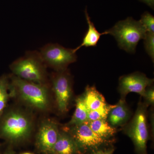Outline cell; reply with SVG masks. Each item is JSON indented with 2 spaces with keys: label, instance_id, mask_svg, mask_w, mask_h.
I'll return each instance as SVG.
<instances>
[{
  "label": "cell",
  "instance_id": "obj_9",
  "mask_svg": "<svg viewBox=\"0 0 154 154\" xmlns=\"http://www.w3.org/2000/svg\"><path fill=\"white\" fill-rule=\"evenodd\" d=\"M58 124L54 120L45 119L39 125L36 133V145L39 152L49 154L55 144L59 134Z\"/></svg>",
  "mask_w": 154,
  "mask_h": 154
},
{
  "label": "cell",
  "instance_id": "obj_21",
  "mask_svg": "<svg viewBox=\"0 0 154 154\" xmlns=\"http://www.w3.org/2000/svg\"><path fill=\"white\" fill-rule=\"evenodd\" d=\"M145 103L148 106H154V86L151 85L146 88L143 96Z\"/></svg>",
  "mask_w": 154,
  "mask_h": 154
},
{
  "label": "cell",
  "instance_id": "obj_6",
  "mask_svg": "<svg viewBox=\"0 0 154 154\" xmlns=\"http://www.w3.org/2000/svg\"><path fill=\"white\" fill-rule=\"evenodd\" d=\"M50 85L58 111L61 114L66 113L73 94L71 75L67 69L56 71L51 75Z\"/></svg>",
  "mask_w": 154,
  "mask_h": 154
},
{
  "label": "cell",
  "instance_id": "obj_14",
  "mask_svg": "<svg viewBox=\"0 0 154 154\" xmlns=\"http://www.w3.org/2000/svg\"><path fill=\"white\" fill-rule=\"evenodd\" d=\"M85 12L86 20L88 25V30L84 36L82 43L79 46L74 49V51L75 53L83 46L86 47L96 46L101 36L102 35L107 34L106 31L102 33H99L96 29L94 23L91 21L87 8L85 9Z\"/></svg>",
  "mask_w": 154,
  "mask_h": 154
},
{
  "label": "cell",
  "instance_id": "obj_25",
  "mask_svg": "<svg viewBox=\"0 0 154 154\" xmlns=\"http://www.w3.org/2000/svg\"><path fill=\"white\" fill-rule=\"evenodd\" d=\"M21 154H33L31 153H30V152H25V153H22Z\"/></svg>",
  "mask_w": 154,
  "mask_h": 154
},
{
  "label": "cell",
  "instance_id": "obj_20",
  "mask_svg": "<svg viewBox=\"0 0 154 154\" xmlns=\"http://www.w3.org/2000/svg\"><path fill=\"white\" fill-rule=\"evenodd\" d=\"M144 40L145 49L146 52L154 61V33H147Z\"/></svg>",
  "mask_w": 154,
  "mask_h": 154
},
{
  "label": "cell",
  "instance_id": "obj_12",
  "mask_svg": "<svg viewBox=\"0 0 154 154\" xmlns=\"http://www.w3.org/2000/svg\"><path fill=\"white\" fill-rule=\"evenodd\" d=\"M81 152L68 132L60 130L58 137L49 154H79Z\"/></svg>",
  "mask_w": 154,
  "mask_h": 154
},
{
  "label": "cell",
  "instance_id": "obj_16",
  "mask_svg": "<svg viewBox=\"0 0 154 154\" xmlns=\"http://www.w3.org/2000/svg\"><path fill=\"white\" fill-rule=\"evenodd\" d=\"M75 104V109L73 115L65 126H74L88 121L89 111L84 103L82 95L76 99Z\"/></svg>",
  "mask_w": 154,
  "mask_h": 154
},
{
  "label": "cell",
  "instance_id": "obj_5",
  "mask_svg": "<svg viewBox=\"0 0 154 154\" xmlns=\"http://www.w3.org/2000/svg\"><path fill=\"white\" fill-rule=\"evenodd\" d=\"M148 106L140 101L132 119L124 126L125 133L132 140L136 151L146 154V144L149 138L147 122V109Z\"/></svg>",
  "mask_w": 154,
  "mask_h": 154
},
{
  "label": "cell",
  "instance_id": "obj_15",
  "mask_svg": "<svg viewBox=\"0 0 154 154\" xmlns=\"http://www.w3.org/2000/svg\"><path fill=\"white\" fill-rule=\"evenodd\" d=\"M89 126L95 133L104 139L109 140L117 132V128L110 125L106 119H102L87 122Z\"/></svg>",
  "mask_w": 154,
  "mask_h": 154
},
{
  "label": "cell",
  "instance_id": "obj_2",
  "mask_svg": "<svg viewBox=\"0 0 154 154\" xmlns=\"http://www.w3.org/2000/svg\"><path fill=\"white\" fill-rule=\"evenodd\" d=\"M32 112L22 107H7L0 116V138L12 143L28 139L34 130Z\"/></svg>",
  "mask_w": 154,
  "mask_h": 154
},
{
  "label": "cell",
  "instance_id": "obj_7",
  "mask_svg": "<svg viewBox=\"0 0 154 154\" xmlns=\"http://www.w3.org/2000/svg\"><path fill=\"white\" fill-rule=\"evenodd\" d=\"M39 53L45 65L56 71L66 69L69 65L77 60L74 49L66 48L57 43L45 45L42 48Z\"/></svg>",
  "mask_w": 154,
  "mask_h": 154
},
{
  "label": "cell",
  "instance_id": "obj_1",
  "mask_svg": "<svg viewBox=\"0 0 154 154\" xmlns=\"http://www.w3.org/2000/svg\"><path fill=\"white\" fill-rule=\"evenodd\" d=\"M11 98H16L30 110L46 112L51 110L52 100L50 85L36 84L9 75Z\"/></svg>",
  "mask_w": 154,
  "mask_h": 154
},
{
  "label": "cell",
  "instance_id": "obj_23",
  "mask_svg": "<svg viewBox=\"0 0 154 154\" xmlns=\"http://www.w3.org/2000/svg\"><path fill=\"white\" fill-rule=\"evenodd\" d=\"M141 2L145 3L149 7L154 9V0H140Z\"/></svg>",
  "mask_w": 154,
  "mask_h": 154
},
{
  "label": "cell",
  "instance_id": "obj_10",
  "mask_svg": "<svg viewBox=\"0 0 154 154\" xmlns=\"http://www.w3.org/2000/svg\"><path fill=\"white\" fill-rule=\"evenodd\" d=\"M153 83V79L148 78L143 73L135 72L119 78L118 91L121 98H125L130 93H137L142 97L146 88Z\"/></svg>",
  "mask_w": 154,
  "mask_h": 154
},
{
  "label": "cell",
  "instance_id": "obj_24",
  "mask_svg": "<svg viewBox=\"0 0 154 154\" xmlns=\"http://www.w3.org/2000/svg\"><path fill=\"white\" fill-rule=\"evenodd\" d=\"M4 154H15V153L11 150H8Z\"/></svg>",
  "mask_w": 154,
  "mask_h": 154
},
{
  "label": "cell",
  "instance_id": "obj_18",
  "mask_svg": "<svg viewBox=\"0 0 154 154\" xmlns=\"http://www.w3.org/2000/svg\"><path fill=\"white\" fill-rule=\"evenodd\" d=\"M114 105L108 104L107 106L97 110L88 112V121H94L98 119H107V114Z\"/></svg>",
  "mask_w": 154,
  "mask_h": 154
},
{
  "label": "cell",
  "instance_id": "obj_4",
  "mask_svg": "<svg viewBox=\"0 0 154 154\" xmlns=\"http://www.w3.org/2000/svg\"><path fill=\"white\" fill-rule=\"evenodd\" d=\"M105 31L107 34L114 36L120 49L131 53L135 52L139 42L144 39L147 33L140 21L134 20L132 17L117 22Z\"/></svg>",
  "mask_w": 154,
  "mask_h": 154
},
{
  "label": "cell",
  "instance_id": "obj_17",
  "mask_svg": "<svg viewBox=\"0 0 154 154\" xmlns=\"http://www.w3.org/2000/svg\"><path fill=\"white\" fill-rule=\"evenodd\" d=\"M9 89V75H3L0 77V116L8 107V102L11 98Z\"/></svg>",
  "mask_w": 154,
  "mask_h": 154
},
{
  "label": "cell",
  "instance_id": "obj_22",
  "mask_svg": "<svg viewBox=\"0 0 154 154\" xmlns=\"http://www.w3.org/2000/svg\"><path fill=\"white\" fill-rule=\"evenodd\" d=\"M114 150V149L113 148L104 149H98L93 152V153L94 154H113Z\"/></svg>",
  "mask_w": 154,
  "mask_h": 154
},
{
  "label": "cell",
  "instance_id": "obj_3",
  "mask_svg": "<svg viewBox=\"0 0 154 154\" xmlns=\"http://www.w3.org/2000/svg\"><path fill=\"white\" fill-rule=\"evenodd\" d=\"M14 75L31 82L50 85L47 66L39 52L28 51L24 56L14 61L10 65Z\"/></svg>",
  "mask_w": 154,
  "mask_h": 154
},
{
  "label": "cell",
  "instance_id": "obj_11",
  "mask_svg": "<svg viewBox=\"0 0 154 154\" xmlns=\"http://www.w3.org/2000/svg\"><path fill=\"white\" fill-rule=\"evenodd\" d=\"M131 116V111L125 98H121L109 111L106 120L110 125L117 128L119 127H124L128 122Z\"/></svg>",
  "mask_w": 154,
  "mask_h": 154
},
{
  "label": "cell",
  "instance_id": "obj_19",
  "mask_svg": "<svg viewBox=\"0 0 154 154\" xmlns=\"http://www.w3.org/2000/svg\"><path fill=\"white\" fill-rule=\"evenodd\" d=\"M147 33H154V17L151 14L148 12L142 14L140 20Z\"/></svg>",
  "mask_w": 154,
  "mask_h": 154
},
{
  "label": "cell",
  "instance_id": "obj_8",
  "mask_svg": "<svg viewBox=\"0 0 154 154\" xmlns=\"http://www.w3.org/2000/svg\"><path fill=\"white\" fill-rule=\"evenodd\" d=\"M63 130L71 136L81 153L90 150L94 152L108 142L93 131L87 122L74 126H65Z\"/></svg>",
  "mask_w": 154,
  "mask_h": 154
},
{
  "label": "cell",
  "instance_id": "obj_13",
  "mask_svg": "<svg viewBox=\"0 0 154 154\" xmlns=\"http://www.w3.org/2000/svg\"><path fill=\"white\" fill-rule=\"evenodd\" d=\"M82 96L89 111L97 110L108 105L104 96L97 91L95 86H87Z\"/></svg>",
  "mask_w": 154,
  "mask_h": 154
}]
</instances>
